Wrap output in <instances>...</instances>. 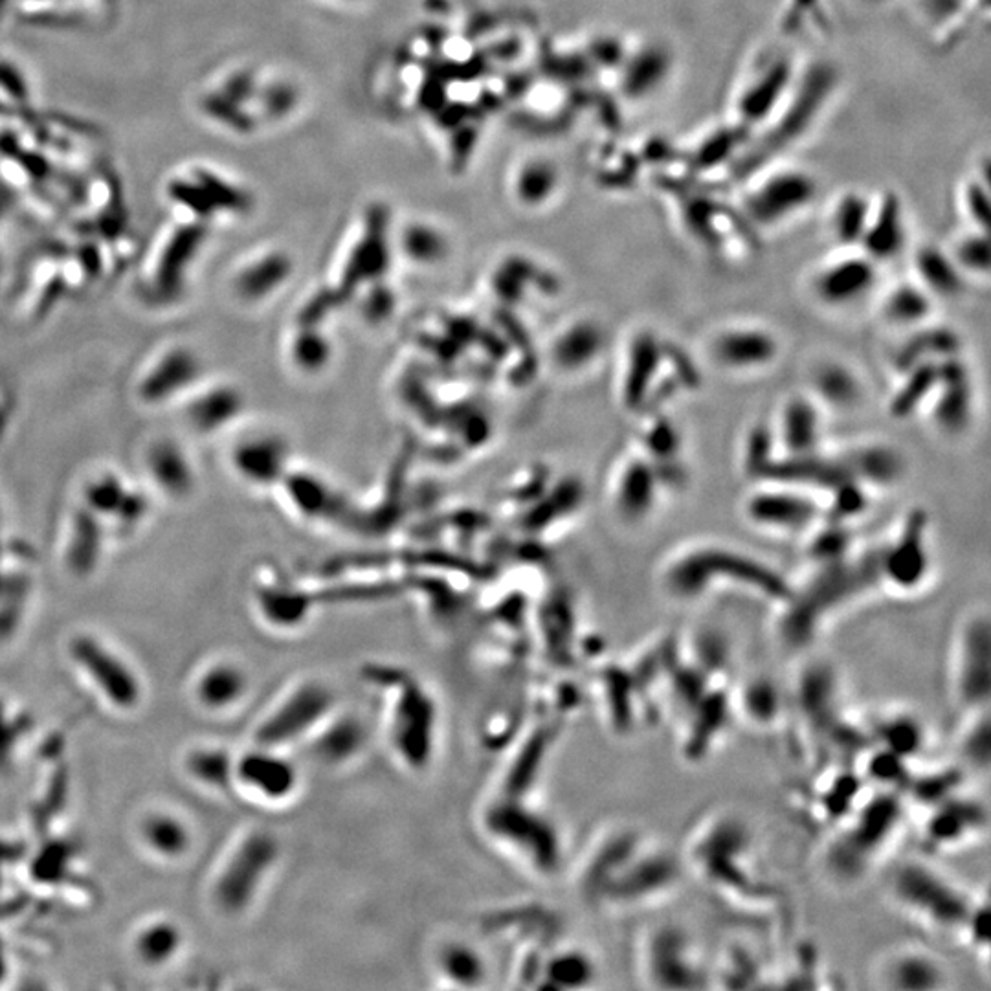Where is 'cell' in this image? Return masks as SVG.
Here are the masks:
<instances>
[{
  "instance_id": "cell-1",
  "label": "cell",
  "mask_w": 991,
  "mask_h": 991,
  "mask_svg": "<svg viewBox=\"0 0 991 991\" xmlns=\"http://www.w3.org/2000/svg\"><path fill=\"white\" fill-rule=\"evenodd\" d=\"M680 854L687 874L727 902L757 909L775 898L773 885L758 867L755 834L738 813H707L694 824Z\"/></svg>"
},
{
  "instance_id": "cell-2",
  "label": "cell",
  "mask_w": 991,
  "mask_h": 991,
  "mask_svg": "<svg viewBox=\"0 0 991 991\" xmlns=\"http://www.w3.org/2000/svg\"><path fill=\"white\" fill-rule=\"evenodd\" d=\"M657 586L667 601L681 606L705 601L722 588L751 593L779 610L793 593V584L768 562L720 544L687 547L659 569Z\"/></svg>"
},
{
  "instance_id": "cell-3",
  "label": "cell",
  "mask_w": 991,
  "mask_h": 991,
  "mask_svg": "<svg viewBox=\"0 0 991 991\" xmlns=\"http://www.w3.org/2000/svg\"><path fill=\"white\" fill-rule=\"evenodd\" d=\"M903 817V801L898 791L889 790L861 802L824 847L821 854L824 880L841 891L859 885L891 850Z\"/></svg>"
},
{
  "instance_id": "cell-4",
  "label": "cell",
  "mask_w": 991,
  "mask_h": 991,
  "mask_svg": "<svg viewBox=\"0 0 991 991\" xmlns=\"http://www.w3.org/2000/svg\"><path fill=\"white\" fill-rule=\"evenodd\" d=\"M878 586L876 551L861 558L850 555L830 564H815L808 580L801 588L793 586L790 599L779 608L784 643L797 648L812 643L826 617Z\"/></svg>"
},
{
  "instance_id": "cell-5",
  "label": "cell",
  "mask_w": 991,
  "mask_h": 991,
  "mask_svg": "<svg viewBox=\"0 0 991 991\" xmlns=\"http://www.w3.org/2000/svg\"><path fill=\"white\" fill-rule=\"evenodd\" d=\"M887 892L892 907L905 920L931 935L958 942L977 900L927 859L903 861L892 872Z\"/></svg>"
},
{
  "instance_id": "cell-6",
  "label": "cell",
  "mask_w": 991,
  "mask_h": 991,
  "mask_svg": "<svg viewBox=\"0 0 991 991\" xmlns=\"http://www.w3.org/2000/svg\"><path fill=\"white\" fill-rule=\"evenodd\" d=\"M836 72L828 65L815 63L797 74L779 111L762 129L755 145H749L740 156L738 177L744 180L757 169L779 162L780 153L801 142L815 122L821 118L826 103L836 90Z\"/></svg>"
},
{
  "instance_id": "cell-7",
  "label": "cell",
  "mask_w": 991,
  "mask_h": 991,
  "mask_svg": "<svg viewBox=\"0 0 991 991\" xmlns=\"http://www.w3.org/2000/svg\"><path fill=\"white\" fill-rule=\"evenodd\" d=\"M637 975L646 988L657 991L713 988V962L698 938L680 922L646 925L635 944Z\"/></svg>"
},
{
  "instance_id": "cell-8",
  "label": "cell",
  "mask_w": 991,
  "mask_h": 991,
  "mask_svg": "<svg viewBox=\"0 0 991 991\" xmlns=\"http://www.w3.org/2000/svg\"><path fill=\"white\" fill-rule=\"evenodd\" d=\"M819 182L806 169L773 162L744 179L736 210L755 232H773L799 219L817 201Z\"/></svg>"
},
{
  "instance_id": "cell-9",
  "label": "cell",
  "mask_w": 991,
  "mask_h": 991,
  "mask_svg": "<svg viewBox=\"0 0 991 991\" xmlns=\"http://www.w3.org/2000/svg\"><path fill=\"white\" fill-rule=\"evenodd\" d=\"M685 876L687 869L680 852L648 837L599 898L615 909H656L680 892Z\"/></svg>"
},
{
  "instance_id": "cell-10",
  "label": "cell",
  "mask_w": 991,
  "mask_h": 991,
  "mask_svg": "<svg viewBox=\"0 0 991 991\" xmlns=\"http://www.w3.org/2000/svg\"><path fill=\"white\" fill-rule=\"evenodd\" d=\"M949 696L962 713L990 707L991 621L988 608H973L958 621L947 654Z\"/></svg>"
},
{
  "instance_id": "cell-11",
  "label": "cell",
  "mask_w": 991,
  "mask_h": 991,
  "mask_svg": "<svg viewBox=\"0 0 991 991\" xmlns=\"http://www.w3.org/2000/svg\"><path fill=\"white\" fill-rule=\"evenodd\" d=\"M929 524L927 511L916 507L903 518L891 542L876 551L880 586L900 595H913L929 582L933 573Z\"/></svg>"
},
{
  "instance_id": "cell-12",
  "label": "cell",
  "mask_w": 991,
  "mask_h": 991,
  "mask_svg": "<svg viewBox=\"0 0 991 991\" xmlns=\"http://www.w3.org/2000/svg\"><path fill=\"white\" fill-rule=\"evenodd\" d=\"M799 70L786 54H771L760 59L747 72L736 92L735 123L746 133H757L790 94Z\"/></svg>"
},
{
  "instance_id": "cell-13",
  "label": "cell",
  "mask_w": 991,
  "mask_h": 991,
  "mask_svg": "<svg viewBox=\"0 0 991 991\" xmlns=\"http://www.w3.org/2000/svg\"><path fill=\"white\" fill-rule=\"evenodd\" d=\"M68 656L81 674L114 709L129 711L142 700V681L122 654L94 635H78Z\"/></svg>"
},
{
  "instance_id": "cell-14",
  "label": "cell",
  "mask_w": 991,
  "mask_h": 991,
  "mask_svg": "<svg viewBox=\"0 0 991 991\" xmlns=\"http://www.w3.org/2000/svg\"><path fill=\"white\" fill-rule=\"evenodd\" d=\"M747 522L779 535L810 533L823 520V505L813 492L762 481L744 502Z\"/></svg>"
},
{
  "instance_id": "cell-15",
  "label": "cell",
  "mask_w": 991,
  "mask_h": 991,
  "mask_svg": "<svg viewBox=\"0 0 991 991\" xmlns=\"http://www.w3.org/2000/svg\"><path fill=\"white\" fill-rule=\"evenodd\" d=\"M881 267L861 250H841L815 268L810 278L813 300L824 309L845 311L869 298L880 283Z\"/></svg>"
},
{
  "instance_id": "cell-16",
  "label": "cell",
  "mask_w": 991,
  "mask_h": 991,
  "mask_svg": "<svg viewBox=\"0 0 991 991\" xmlns=\"http://www.w3.org/2000/svg\"><path fill=\"white\" fill-rule=\"evenodd\" d=\"M669 366V340L656 329L641 327L630 336L619 380V395L628 412L648 410L659 384L672 373L670 369L669 375H665Z\"/></svg>"
},
{
  "instance_id": "cell-17",
  "label": "cell",
  "mask_w": 991,
  "mask_h": 991,
  "mask_svg": "<svg viewBox=\"0 0 991 991\" xmlns=\"http://www.w3.org/2000/svg\"><path fill=\"white\" fill-rule=\"evenodd\" d=\"M780 340L757 323H735L714 331L705 353L714 368L729 375H753L771 368L780 357Z\"/></svg>"
},
{
  "instance_id": "cell-18",
  "label": "cell",
  "mask_w": 991,
  "mask_h": 991,
  "mask_svg": "<svg viewBox=\"0 0 991 991\" xmlns=\"http://www.w3.org/2000/svg\"><path fill=\"white\" fill-rule=\"evenodd\" d=\"M949 977L946 962L918 944H903L881 953L870 971L872 984L889 991L944 990Z\"/></svg>"
},
{
  "instance_id": "cell-19",
  "label": "cell",
  "mask_w": 991,
  "mask_h": 991,
  "mask_svg": "<svg viewBox=\"0 0 991 991\" xmlns=\"http://www.w3.org/2000/svg\"><path fill=\"white\" fill-rule=\"evenodd\" d=\"M274 858V843L265 834L248 836L235 848L213 885V898L226 913H239L252 902Z\"/></svg>"
},
{
  "instance_id": "cell-20",
  "label": "cell",
  "mask_w": 991,
  "mask_h": 991,
  "mask_svg": "<svg viewBox=\"0 0 991 991\" xmlns=\"http://www.w3.org/2000/svg\"><path fill=\"white\" fill-rule=\"evenodd\" d=\"M975 404V382L964 355L944 360L935 393L925 408L936 432L944 437L966 434L975 417Z\"/></svg>"
},
{
  "instance_id": "cell-21",
  "label": "cell",
  "mask_w": 991,
  "mask_h": 991,
  "mask_svg": "<svg viewBox=\"0 0 991 991\" xmlns=\"http://www.w3.org/2000/svg\"><path fill=\"white\" fill-rule=\"evenodd\" d=\"M986 830V808L957 793L931 808L924 824V843L931 852H949L979 841Z\"/></svg>"
},
{
  "instance_id": "cell-22",
  "label": "cell",
  "mask_w": 991,
  "mask_h": 991,
  "mask_svg": "<svg viewBox=\"0 0 991 991\" xmlns=\"http://www.w3.org/2000/svg\"><path fill=\"white\" fill-rule=\"evenodd\" d=\"M665 490L656 463L645 454L624 461L613 483V507L626 524H643L656 513Z\"/></svg>"
},
{
  "instance_id": "cell-23",
  "label": "cell",
  "mask_w": 991,
  "mask_h": 991,
  "mask_svg": "<svg viewBox=\"0 0 991 991\" xmlns=\"http://www.w3.org/2000/svg\"><path fill=\"white\" fill-rule=\"evenodd\" d=\"M824 410L812 395L795 393L780 406L777 423L771 424L779 454L808 456L821 452Z\"/></svg>"
},
{
  "instance_id": "cell-24",
  "label": "cell",
  "mask_w": 991,
  "mask_h": 991,
  "mask_svg": "<svg viewBox=\"0 0 991 991\" xmlns=\"http://www.w3.org/2000/svg\"><path fill=\"white\" fill-rule=\"evenodd\" d=\"M909 243L903 201L894 191H883L872 202L869 224L858 250L880 267L900 259Z\"/></svg>"
},
{
  "instance_id": "cell-25",
  "label": "cell",
  "mask_w": 991,
  "mask_h": 991,
  "mask_svg": "<svg viewBox=\"0 0 991 991\" xmlns=\"http://www.w3.org/2000/svg\"><path fill=\"white\" fill-rule=\"evenodd\" d=\"M837 457L845 465L848 476L867 490L894 489L909 470V461L902 448L885 441L861 443Z\"/></svg>"
},
{
  "instance_id": "cell-26",
  "label": "cell",
  "mask_w": 991,
  "mask_h": 991,
  "mask_svg": "<svg viewBox=\"0 0 991 991\" xmlns=\"http://www.w3.org/2000/svg\"><path fill=\"white\" fill-rule=\"evenodd\" d=\"M905 333V338L891 353V368L896 375L918 364L944 362L962 357L964 353L962 335L953 327L927 322Z\"/></svg>"
},
{
  "instance_id": "cell-27",
  "label": "cell",
  "mask_w": 991,
  "mask_h": 991,
  "mask_svg": "<svg viewBox=\"0 0 991 991\" xmlns=\"http://www.w3.org/2000/svg\"><path fill=\"white\" fill-rule=\"evenodd\" d=\"M824 412L848 413L858 410L865 399V384L856 369L843 360H823L812 371L810 390Z\"/></svg>"
},
{
  "instance_id": "cell-28",
  "label": "cell",
  "mask_w": 991,
  "mask_h": 991,
  "mask_svg": "<svg viewBox=\"0 0 991 991\" xmlns=\"http://www.w3.org/2000/svg\"><path fill=\"white\" fill-rule=\"evenodd\" d=\"M793 698L808 724H823L830 714L837 713L839 680L834 667L823 661L804 665L795 681Z\"/></svg>"
},
{
  "instance_id": "cell-29",
  "label": "cell",
  "mask_w": 991,
  "mask_h": 991,
  "mask_svg": "<svg viewBox=\"0 0 991 991\" xmlns=\"http://www.w3.org/2000/svg\"><path fill=\"white\" fill-rule=\"evenodd\" d=\"M913 279L936 301L957 300L968 285V278L957 267L947 248L925 243L913 252Z\"/></svg>"
},
{
  "instance_id": "cell-30",
  "label": "cell",
  "mask_w": 991,
  "mask_h": 991,
  "mask_svg": "<svg viewBox=\"0 0 991 991\" xmlns=\"http://www.w3.org/2000/svg\"><path fill=\"white\" fill-rule=\"evenodd\" d=\"M938 301L913 278L894 283L880 301V318L892 329L911 331L935 316Z\"/></svg>"
},
{
  "instance_id": "cell-31",
  "label": "cell",
  "mask_w": 991,
  "mask_h": 991,
  "mask_svg": "<svg viewBox=\"0 0 991 991\" xmlns=\"http://www.w3.org/2000/svg\"><path fill=\"white\" fill-rule=\"evenodd\" d=\"M606 329L597 320H577L560 333L553 347L558 368L568 373H580L591 368L606 349Z\"/></svg>"
},
{
  "instance_id": "cell-32",
  "label": "cell",
  "mask_w": 991,
  "mask_h": 991,
  "mask_svg": "<svg viewBox=\"0 0 991 991\" xmlns=\"http://www.w3.org/2000/svg\"><path fill=\"white\" fill-rule=\"evenodd\" d=\"M874 197L858 190L843 191L828 212V232L839 250H856L869 224Z\"/></svg>"
},
{
  "instance_id": "cell-33",
  "label": "cell",
  "mask_w": 991,
  "mask_h": 991,
  "mask_svg": "<svg viewBox=\"0 0 991 991\" xmlns=\"http://www.w3.org/2000/svg\"><path fill=\"white\" fill-rule=\"evenodd\" d=\"M942 362H925L896 375L898 386L889 399V413L896 421H909L925 412L935 393Z\"/></svg>"
},
{
  "instance_id": "cell-34",
  "label": "cell",
  "mask_w": 991,
  "mask_h": 991,
  "mask_svg": "<svg viewBox=\"0 0 991 991\" xmlns=\"http://www.w3.org/2000/svg\"><path fill=\"white\" fill-rule=\"evenodd\" d=\"M733 713L755 729H771L779 722L786 700L775 681L753 678L731 692Z\"/></svg>"
},
{
  "instance_id": "cell-35",
  "label": "cell",
  "mask_w": 991,
  "mask_h": 991,
  "mask_svg": "<svg viewBox=\"0 0 991 991\" xmlns=\"http://www.w3.org/2000/svg\"><path fill=\"white\" fill-rule=\"evenodd\" d=\"M140 839L156 858L168 861L186 856L191 848L190 826L177 813L168 810H155L145 815L140 823Z\"/></svg>"
},
{
  "instance_id": "cell-36",
  "label": "cell",
  "mask_w": 991,
  "mask_h": 991,
  "mask_svg": "<svg viewBox=\"0 0 991 991\" xmlns=\"http://www.w3.org/2000/svg\"><path fill=\"white\" fill-rule=\"evenodd\" d=\"M195 373L197 362L190 351L171 349L156 358L153 366L147 369L140 388L147 401H164L186 388L195 379Z\"/></svg>"
},
{
  "instance_id": "cell-37",
  "label": "cell",
  "mask_w": 991,
  "mask_h": 991,
  "mask_svg": "<svg viewBox=\"0 0 991 991\" xmlns=\"http://www.w3.org/2000/svg\"><path fill=\"white\" fill-rule=\"evenodd\" d=\"M234 773L246 788L257 791L267 799H278L285 793L289 795L294 784V773L289 764L265 753H252L241 758L234 766Z\"/></svg>"
},
{
  "instance_id": "cell-38",
  "label": "cell",
  "mask_w": 991,
  "mask_h": 991,
  "mask_svg": "<svg viewBox=\"0 0 991 991\" xmlns=\"http://www.w3.org/2000/svg\"><path fill=\"white\" fill-rule=\"evenodd\" d=\"M245 691V672L228 661H217L206 667L195 681L197 702L212 711L232 707L241 700Z\"/></svg>"
},
{
  "instance_id": "cell-39",
  "label": "cell",
  "mask_w": 991,
  "mask_h": 991,
  "mask_svg": "<svg viewBox=\"0 0 991 991\" xmlns=\"http://www.w3.org/2000/svg\"><path fill=\"white\" fill-rule=\"evenodd\" d=\"M874 735L878 740L874 744L889 749L905 762H911L913 758L918 757L927 744L924 725L920 724L916 716L909 713L887 714L874 727Z\"/></svg>"
},
{
  "instance_id": "cell-40",
  "label": "cell",
  "mask_w": 991,
  "mask_h": 991,
  "mask_svg": "<svg viewBox=\"0 0 991 991\" xmlns=\"http://www.w3.org/2000/svg\"><path fill=\"white\" fill-rule=\"evenodd\" d=\"M990 707L964 713L957 736L958 757L966 768L986 775L991 755Z\"/></svg>"
},
{
  "instance_id": "cell-41",
  "label": "cell",
  "mask_w": 991,
  "mask_h": 991,
  "mask_svg": "<svg viewBox=\"0 0 991 991\" xmlns=\"http://www.w3.org/2000/svg\"><path fill=\"white\" fill-rule=\"evenodd\" d=\"M648 415L650 419L641 434V454H645L659 467L681 463L683 434L680 426L663 410H656Z\"/></svg>"
},
{
  "instance_id": "cell-42",
  "label": "cell",
  "mask_w": 991,
  "mask_h": 991,
  "mask_svg": "<svg viewBox=\"0 0 991 991\" xmlns=\"http://www.w3.org/2000/svg\"><path fill=\"white\" fill-rule=\"evenodd\" d=\"M184 942L179 925L171 920H153L134 935L133 949L147 966H164L177 957Z\"/></svg>"
},
{
  "instance_id": "cell-43",
  "label": "cell",
  "mask_w": 991,
  "mask_h": 991,
  "mask_svg": "<svg viewBox=\"0 0 991 991\" xmlns=\"http://www.w3.org/2000/svg\"><path fill=\"white\" fill-rule=\"evenodd\" d=\"M764 964L746 944H733L718 962H713V986L749 988L762 986Z\"/></svg>"
},
{
  "instance_id": "cell-44",
  "label": "cell",
  "mask_w": 991,
  "mask_h": 991,
  "mask_svg": "<svg viewBox=\"0 0 991 991\" xmlns=\"http://www.w3.org/2000/svg\"><path fill=\"white\" fill-rule=\"evenodd\" d=\"M281 461V446L274 439L259 437L237 446L234 454V467L237 472L252 483H268L276 476Z\"/></svg>"
},
{
  "instance_id": "cell-45",
  "label": "cell",
  "mask_w": 991,
  "mask_h": 991,
  "mask_svg": "<svg viewBox=\"0 0 991 991\" xmlns=\"http://www.w3.org/2000/svg\"><path fill=\"white\" fill-rule=\"evenodd\" d=\"M947 248V246H946ZM949 256L957 263L966 278H988L991 270L990 232L971 228L958 235L947 248Z\"/></svg>"
},
{
  "instance_id": "cell-46",
  "label": "cell",
  "mask_w": 991,
  "mask_h": 991,
  "mask_svg": "<svg viewBox=\"0 0 991 991\" xmlns=\"http://www.w3.org/2000/svg\"><path fill=\"white\" fill-rule=\"evenodd\" d=\"M823 525H815L812 531V538L808 542V555L815 564H830L843 558L850 557L852 546H854V536L850 524L834 522V520H821Z\"/></svg>"
},
{
  "instance_id": "cell-47",
  "label": "cell",
  "mask_w": 991,
  "mask_h": 991,
  "mask_svg": "<svg viewBox=\"0 0 991 991\" xmlns=\"http://www.w3.org/2000/svg\"><path fill=\"white\" fill-rule=\"evenodd\" d=\"M670 68H672V59L669 50H665L663 46H648L645 50H641V54L634 61L630 76L634 81V87L630 90L632 98L639 100V98H648V94L652 92L656 94L657 90L667 83Z\"/></svg>"
},
{
  "instance_id": "cell-48",
  "label": "cell",
  "mask_w": 991,
  "mask_h": 991,
  "mask_svg": "<svg viewBox=\"0 0 991 991\" xmlns=\"http://www.w3.org/2000/svg\"><path fill=\"white\" fill-rule=\"evenodd\" d=\"M869 492L856 479H843L828 492V507H823V518L852 524L869 509Z\"/></svg>"
},
{
  "instance_id": "cell-49",
  "label": "cell",
  "mask_w": 991,
  "mask_h": 991,
  "mask_svg": "<svg viewBox=\"0 0 991 991\" xmlns=\"http://www.w3.org/2000/svg\"><path fill=\"white\" fill-rule=\"evenodd\" d=\"M149 468L153 478L158 479L162 487L182 494V490L190 485V472L186 467V459L182 457L179 448L173 445H158L149 454Z\"/></svg>"
},
{
  "instance_id": "cell-50",
  "label": "cell",
  "mask_w": 991,
  "mask_h": 991,
  "mask_svg": "<svg viewBox=\"0 0 991 991\" xmlns=\"http://www.w3.org/2000/svg\"><path fill=\"white\" fill-rule=\"evenodd\" d=\"M777 456H779V446H777L773 426L764 423L755 424L749 430L746 443H744L742 463H744L747 474L760 478L762 472Z\"/></svg>"
},
{
  "instance_id": "cell-51",
  "label": "cell",
  "mask_w": 991,
  "mask_h": 991,
  "mask_svg": "<svg viewBox=\"0 0 991 991\" xmlns=\"http://www.w3.org/2000/svg\"><path fill=\"white\" fill-rule=\"evenodd\" d=\"M960 208L971 228L990 232V175L971 177L960 188Z\"/></svg>"
},
{
  "instance_id": "cell-52",
  "label": "cell",
  "mask_w": 991,
  "mask_h": 991,
  "mask_svg": "<svg viewBox=\"0 0 991 991\" xmlns=\"http://www.w3.org/2000/svg\"><path fill=\"white\" fill-rule=\"evenodd\" d=\"M188 769L195 779L201 780L204 784H213V786L223 784L226 775L234 771V769L230 771L228 758L215 749L195 751L193 755H190Z\"/></svg>"
},
{
  "instance_id": "cell-53",
  "label": "cell",
  "mask_w": 991,
  "mask_h": 991,
  "mask_svg": "<svg viewBox=\"0 0 991 991\" xmlns=\"http://www.w3.org/2000/svg\"><path fill=\"white\" fill-rule=\"evenodd\" d=\"M235 401L232 399L230 393L223 391L219 401H217V406H213V393L204 397L202 401L197 402L193 408H191V421L201 426V428H215L219 424L226 421V417H230V413L234 410Z\"/></svg>"
},
{
  "instance_id": "cell-54",
  "label": "cell",
  "mask_w": 991,
  "mask_h": 991,
  "mask_svg": "<svg viewBox=\"0 0 991 991\" xmlns=\"http://www.w3.org/2000/svg\"><path fill=\"white\" fill-rule=\"evenodd\" d=\"M15 722L10 716L4 714V709L0 705V764H4L8 758H12L13 747L17 740Z\"/></svg>"
}]
</instances>
